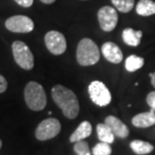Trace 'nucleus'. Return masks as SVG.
<instances>
[{"label":"nucleus","instance_id":"obj_1","mask_svg":"<svg viewBox=\"0 0 155 155\" xmlns=\"http://www.w3.org/2000/svg\"><path fill=\"white\" fill-rule=\"evenodd\" d=\"M51 97L68 119H76L78 117L80 112V104L76 94L72 90L61 85H57L51 90Z\"/></svg>","mask_w":155,"mask_h":155},{"label":"nucleus","instance_id":"obj_2","mask_svg":"<svg viewBox=\"0 0 155 155\" xmlns=\"http://www.w3.org/2000/svg\"><path fill=\"white\" fill-rule=\"evenodd\" d=\"M100 60V51L96 43L90 38L80 40L77 48V61L80 66H94Z\"/></svg>","mask_w":155,"mask_h":155},{"label":"nucleus","instance_id":"obj_3","mask_svg":"<svg viewBox=\"0 0 155 155\" xmlns=\"http://www.w3.org/2000/svg\"><path fill=\"white\" fill-rule=\"evenodd\" d=\"M24 100L30 110H43L46 106V94L43 87L36 82H29L24 89Z\"/></svg>","mask_w":155,"mask_h":155},{"label":"nucleus","instance_id":"obj_4","mask_svg":"<svg viewBox=\"0 0 155 155\" xmlns=\"http://www.w3.org/2000/svg\"><path fill=\"white\" fill-rule=\"evenodd\" d=\"M12 54L14 61L21 69L30 71L35 66V58L33 54L26 43L19 40H15L12 43Z\"/></svg>","mask_w":155,"mask_h":155},{"label":"nucleus","instance_id":"obj_5","mask_svg":"<svg viewBox=\"0 0 155 155\" xmlns=\"http://www.w3.org/2000/svg\"><path fill=\"white\" fill-rule=\"evenodd\" d=\"M88 92L93 103L99 107H105L111 103L112 96L109 89L100 81H93L89 85Z\"/></svg>","mask_w":155,"mask_h":155},{"label":"nucleus","instance_id":"obj_6","mask_svg":"<svg viewBox=\"0 0 155 155\" xmlns=\"http://www.w3.org/2000/svg\"><path fill=\"white\" fill-rule=\"evenodd\" d=\"M60 121L54 118H48L41 121L35 129V137L39 141H45L54 138L61 132Z\"/></svg>","mask_w":155,"mask_h":155},{"label":"nucleus","instance_id":"obj_7","mask_svg":"<svg viewBox=\"0 0 155 155\" xmlns=\"http://www.w3.org/2000/svg\"><path fill=\"white\" fill-rule=\"evenodd\" d=\"M5 27L12 32L28 33L35 28V23L31 18L25 15H14L5 21Z\"/></svg>","mask_w":155,"mask_h":155},{"label":"nucleus","instance_id":"obj_8","mask_svg":"<svg viewBox=\"0 0 155 155\" xmlns=\"http://www.w3.org/2000/svg\"><path fill=\"white\" fill-rule=\"evenodd\" d=\"M46 48L54 55L63 54L67 49V40L63 33L57 30H51L45 36Z\"/></svg>","mask_w":155,"mask_h":155},{"label":"nucleus","instance_id":"obj_9","mask_svg":"<svg viewBox=\"0 0 155 155\" xmlns=\"http://www.w3.org/2000/svg\"><path fill=\"white\" fill-rule=\"evenodd\" d=\"M98 20L100 27L104 31H112L115 29L118 23V13L116 9L108 5L103 6L98 11Z\"/></svg>","mask_w":155,"mask_h":155},{"label":"nucleus","instance_id":"obj_10","mask_svg":"<svg viewBox=\"0 0 155 155\" xmlns=\"http://www.w3.org/2000/svg\"><path fill=\"white\" fill-rule=\"evenodd\" d=\"M102 54L108 61L112 64H120L123 60V52L117 45L112 41H107L102 45Z\"/></svg>","mask_w":155,"mask_h":155},{"label":"nucleus","instance_id":"obj_11","mask_svg":"<svg viewBox=\"0 0 155 155\" xmlns=\"http://www.w3.org/2000/svg\"><path fill=\"white\" fill-rule=\"evenodd\" d=\"M105 123L110 127L114 135L118 138H127L129 135V129L120 119L115 116H108L105 119Z\"/></svg>","mask_w":155,"mask_h":155},{"label":"nucleus","instance_id":"obj_12","mask_svg":"<svg viewBox=\"0 0 155 155\" xmlns=\"http://www.w3.org/2000/svg\"><path fill=\"white\" fill-rule=\"evenodd\" d=\"M132 124L137 128H147L155 124V111L151 109L148 112L137 114L132 118Z\"/></svg>","mask_w":155,"mask_h":155},{"label":"nucleus","instance_id":"obj_13","mask_svg":"<svg viewBox=\"0 0 155 155\" xmlns=\"http://www.w3.org/2000/svg\"><path fill=\"white\" fill-rule=\"evenodd\" d=\"M92 125L89 121H83L82 123L78 126V128L73 132V134L71 135L70 141L72 143H76V142L82 141L87 137H89L92 134Z\"/></svg>","mask_w":155,"mask_h":155},{"label":"nucleus","instance_id":"obj_14","mask_svg":"<svg viewBox=\"0 0 155 155\" xmlns=\"http://www.w3.org/2000/svg\"><path fill=\"white\" fill-rule=\"evenodd\" d=\"M122 38L126 45L130 46H138L140 45L142 31L141 30H134L129 27V28H125L123 30Z\"/></svg>","mask_w":155,"mask_h":155},{"label":"nucleus","instance_id":"obj_15","mask_svg":"<svg viewBox=\"0 0 155 155\" xmlns=\"http://www.w3.org/2000/svg\"><path fill=\"white\" fill-rule=\"evenodd\" d=\"M97 135L101 142L105 143H113L115 140V135L106 123H100L97 125Z\"/></svg>","mask_w":155,"mask_h":155},{"label":"nucleus","instance_id":"obj_16","mask_svg":"<svg viewBox=\"0 0 155 155\" xmlns=\"http://www.w3.org/2000/svg\"><path fill=\"white\" fill-rule=\"evenodd\" d=\"M136 12L141 16L155 14V2L152 0H140L136 5Z\"/></svg>","mask_w":155,"mask_h":155},{"label":"nucleus","instance_id":"obj_17","mask_svg":"<svg viewBox=\"0 0 155 155\" xmlns=\"http://www.w3.org/2000/svg\"><path fill=\"white\" fill-rule=\"evenodd\" d=\"M130 147H131V149L134 151L136 154H139V155L149 154L150 152H152L154 149L152 144H150L149 142L142 141V140H133L131 143H130Z\"/></svg>","mask_w":155,"mask_h":155},{"label":"nucleus","instance_id":"obj_18","mask_svg":"<svg viewBox=\"0 0 155 155\" xmlns=\"http://www.w3.org/2000/svg\"><path fill=\"white\" fill-rule=\"evenodd\" d=\"M143 66H144V58L135 54L129 55L125 61V69L130 73H133L135 71L141 69Z\"/></svg>","mask_w":155,"mask_h":155},{"label":"nucleus","instance_id":"obj_19","mask_svg":"<svg viewBox=\"0 0 155 155\" xmlns=\"http://www.w3.org/2000/svg\"><path fill=\"white\" fill-rule=\"evenodd\" d=\"M111 1L114 7L123 13L131 11L135 4V0H111Z\"/></svg>","mask_w":155,"mask_h":155},{"label":"nucleus","instance_id":"obj_20","mask_svg":"<svg viewBox=\"0 0 155 155\" xmlns=\"http://www.w3.org/2000/svg\"><path fill=\"white\" fill-rule=\"evenodd\" d=\"M93 155H111L112 153V147L110 146L109 143L105 142H100L96 144L92 150Z\"/></svg>","mask_w":155,"mask_h":155},{"label":"nucleus","instance_id":"obj_21","mask_svg":"<svg viewBox=\"0 0 155 155\" xmlns=\"http://www.w3.org/2000/svg\"><path fill=\"white\" fill-rule=\"evenodd\" d=\"M74 150L78 155H93L89 148V144L84 140L76 142L75 146H74Z\"/></svg>","mask_w":155,"mask_h":155},{"label":"nucleus","instance_id":"obj_22","mask_svg":"<svg viewBox=\"0 0 155 155\" xmlns=\"http://www.w3.org/2000/svg\"><path fill=\"white\" fill-rule=\"evenodd\" d=\"M146 102H147L148 106H149L152 110L155 111V91L151 92V93H149V94L147 95Z\"/></svg>","mask_w":155,"mask_h":155},{"label":"nucleus","instance_id":"obj_23","mask_svg":"<svg viewBox=\"0 0 155 155\" xmlns=\"http://www.w3.org/2000/svg\"><path fill=\"white\" fill-rule=\"evenodd\" d=\"M18 5L22 6V7H30L33 4V0H14Z\"/></svg>","mask_w":155,"mask_h":155},{"label":"nucleus","instance_id":"obj_24","mask_svg":"<svg viewBox=\"0 0 155 155\" xmlns=\"http://www.w3.org/2000/svg\"><path fill=\"white\" fill-rule=\"evenodd\" d=\"M7 89V82H6L5 78L0 75V94L4 93Z\"/></svg>","mask_w":155,"mask_h":155},{"label":"nucleus","instance_id":"obj_25","mask_svg":"<svg viewBox=\"0 0 155 155\" xmlns=\"http://www.w3.org/2000/svg\"><path fill=\"white\" fill-rule=\"evenodd\" d=\"M149 76L151 78V84H152V86L155 88V72L154 73H151Z\"/></svg>","mask_w":155,"mask_h":155},{"label":"nucleus","instance_id":"obj_26","mask_svg":"<svg viewBox=\"0 0 155 155\" xmlns=\"http://www.w3.org/2000/svg\"><path fill=\"white\" fill-rule=\"evenodd\" d=\"M42 3H45V4H51V3H54L55 0H40Z\"/></svg>","mask_w":155,"mask_h":155},{"label":"nucleus","instance_id":"obj_27","mask_svg":"<svg viewBox=\"0 0 155 155\" xmlns=\"http://www.w3.org/2000/svg\"><path fill=\"white\" fill-rule=\"evenodd\" d=\"M1 147H2V141L0 140V149H1Z\"/></svg>","mask_w":155,"mask_h":155}]
</instances>
